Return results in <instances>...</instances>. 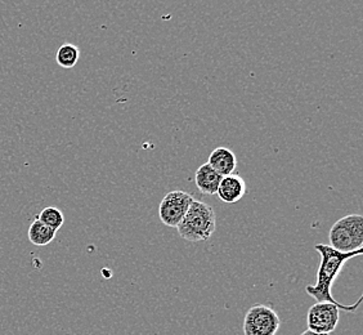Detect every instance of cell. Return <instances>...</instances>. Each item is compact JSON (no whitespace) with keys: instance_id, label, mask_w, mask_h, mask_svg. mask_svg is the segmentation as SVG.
<instances>
[{"instance_id":"obj_1","label":"cell","mask_w":363,"mask_h":335,"mask_svg":"<svg viewBox=\"0 0 363 335\" xmlns=\"http://www.w3.org/2000/svg\"><path fill=\"white\" fill-rule=\"evenodd\" d=\"M315 249L318 251L321 262L317 270V281L315 285H308L306 287V292L317 302H328L337 306L339 309L347 311V312H354L357 308L359 307L362 297L357 300L354 304H342L334 300L331 293V287L335 282L336 278L340 275L344 265L350 259L362 256L363 248L358 251H350V253H342V251H335L330 245L318 244L315 245Z\"/></svg>"},{"instance_id":"obj_2","label":"cell","mask_w":363,"mask_h":335,"mask_svg":"<svg viewBox=\"0 0 363 335\" xmlns=\"http://www.w3.org/2000/svg\"><path fill=\"white\" fill-rule=\"evenodd\" d=\"M217 227V216L209 204L194 200L177 230L183 240L189 243L208 241Z\"/></svg>"},{"instance_id":"obj_3","label":"cell","mask_w":363,"mask_h":335,"mask_svg":"<svg viewBox=\"0 0 363 335\" xmlns=\"http://www.w3.org/2000/svg\"><path fill=\"white\" fill-rule=\"evenodd\" d=\"M330 246L342 253L363 248V216L350 214L336 221L328 234Z\"/></svg>"},{"instance_id":"obj_4","label":"cell","mask_w":363,"mask_h":335,"mask_svg":"<svg viewBox=\"0 0 363 335\" xmlns=\"http://www.w3.org/2000/svg\"><path fill=\"white\" fill-rule=\"evenodd\" d=\"M279 326V314L268 306L255 304L245 314V335H276Z\"/></svg>"},{"instance_id":"obj_5","label":"cell","mask_w":363,"mask_h":335,"mask_svg":"<svg viewBox=\"0 0 363 335\" xmlns=\"http://www.w3.org/2000/svg\"><path fill=\"white\" fill-rule=\"evenodd\" d=\"M194 200L195 197L186 191H181V190L170 191L169 194L164 196L159 207V216L161 222L168 227L177 229L178 224H181L183 216H186Z\"/></svg>"},{"instance_id":"obj_6","label":"cell","mask_w":363,"mask_h":335,"mask_svg":"<svg viewBox=\"0 0 363 335\" xmlns=\"http://www.w3.org/2000/svg\"><path fill=\"white\" fill-rule=\"evenodd\" d=\"M340 319V309L328 302H317L308 309V330L315 333L330 334L336 329Z\"/></svg>"},{"instance_id":"obj_7","label":"cell","mask_w":363,"mask_h":335,"mask_svg":"<svg viewBox=\"0 0 363 335\" xmlns=\"http://www.w3.org/2000/svg\"><path fill=\"white\" fill-rule=\"evenodd\" d=\"M246 194V182L241 175H224L219 183L217 195L223 203L236 204L244 197Z\"/></svg>"},{"instance_id":"obj_8","label":"cell","mask_w":363,"mask_h":335,"mask_svg":"<svg viewBox=\"0 0 363 335\" xmlns=\"http://www.w3.org/2000/svg\"><path fill=\"white\" fill-rule=\"evenodd\" d=\"M208 164L213 168L218 175H228L235 173L238 168V158L227 147H217L210 154Z\"/></svg>"},{"instance_id":"obj_9","label":"cell","mask_w":363,"mask_h":335,"mask_svg":"<svg viewBox=\"0 0 363 335\" xmlns=\"http://www.w3.org/2000/svg\"><path fill=\"white\" fill-rule=\"evenodd\" d=\"M222 178L223 177L218 175L217 172L206 163L196 170V187L203 195H217L218 187Z\"/></svg>"},{"instance_id":"obj_10","label":"cell","mask_w":363,"mask_h":335,"mask_svg":"<svg viewBox=\"0 0 363 335\" xmlns=\"http://www.w3.org/2000/svg\"><path fill=\"white\" fill-rule=\"evenodd\" d=\"M56 232L57 231L49 229L38 218H35V221L28 227V240L31 244L35 245V246H45L55 240Z\"/></svg>"},{"instance_id":"obj_11","label":"cell","mask_w":363,"mask_h":335,"mask_svg":"<svg viewBox=\"0 0 363 335\" xmlns=\"http://www.w3.org/2000/svg\"><path fill=\"white\" fill-rule=\"evenodd\" d=\"M80 58V50L74 44H63L57 50L56 61L62 69H72Z\"/></svg>"},{"instance_id":"obj_12","label":"cell","mask_w":363,"mask_h":335,"mask_svg":"<svg viewBox=\"0 0 363 335\" xmlns=\"http://www.w3.org/2000/svg\"><path fill=\"white\" fill-rule=\"evenodd\" d=\"M36 218L45 224L49 229L52 230L58 231L65 224V216L63 213L58 208L55 207H48V208H44V209L36 216Z\"/></svg>"},{"instance_id":"obj_13","label":"cell","mask_w":363,"mask_h":335,"mask_svg":"<svg viewBox=\"0 0 363 335\" xmlns=\"http://www.w3.org/2000/svg\"><path fill=\"white\" fill-rule=\"evenodd\" d=\"M301 335H330V334H322V333H315L312 330H306L304 333H301Z\"/></svg>"}]
</instances>
